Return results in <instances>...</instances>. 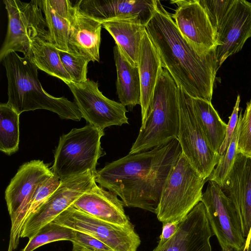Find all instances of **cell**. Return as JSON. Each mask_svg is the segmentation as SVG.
I'll return each instance as SVG.
<instances>
[{"instance_id":"9","label":"cell","mask_w":251,"mask_h":251,"mask_svg":"<svg viewBox=\"0 0 251 251\" xmlns=\"http://www.w3.org/2000/svg\"><path fill=\"white\" fill-rule=\"evenodd\" d=\"M178 87L179 125L177 140L189 163L207 179L219 163L221 155L215 151L206 139L196 117L192 97Z\"/></svg>"},{"instance_id":"40","label":"cell","mask_w":251,"mask_h":251,"mask_svg":"<svg viewBox=\"0 0 251 251\" xmlns=\"http://www.w3.org/2000/svg\"><path fill=\"white\" fill-rule=\"evenodd\" d=\"M245 251H248V249H247L246 248H245Z\"/></svg>"},{"instance_id":"7","label":"cell","mask_w":251,"mask_h":251,"mask_svg":"<svg viewBox=\"0 0 251 251\" xmlns=\"http://www.w3.org/2000/svg\"><path fill=\"white\" fill-rule=\"evenodd\" d=\"M8 15L7 33L0 50V61L11 52L29 57L31 42L40 38L49 43V37L41 0L28 2L4 0Z\"/></svg>"},{"instance_id":"6","label":"cell","mask_w":251,"mask_h":251,"mask_svg":"<svg viewBox=\"0 0 251 251\" xmlns=\"http://www.w3.org/2000/svg\"><path fill=\"white\" fill-rule=\"evenodd\" d=\"M203 178L181 152L163 189L155 214L163 224L181 221L200 201Z\"/></svg>"},{"instance_id":"13","label":"cell","mask_w":251,"mask_h":251,"mask_svg":"<svg viewBox=\"0 0 251 251\" xmlns=\"http://www.w3.org/2000/svg\"><path fill=\"white\" fill-rule=\"evenodd\" d=\"M177 6L172 16L181 35L197 53L207 54L216 49L217 33L199 0H172Z\"/></svg>"},{"instance_id":"38","label":"cell","mask_w":251,"mask_h":251,"mask_svg":"<svg viewBox=\"0 0 251 251\" xmlns=\"http://www.w3.org/2000/svg\"><path fill=\"white\" fill-rule=\"evenodd\" d=\"M212 232L215 235L222 248V251H245V247L238 250L232 246L227 241L222 231L214 224L209 223Z\"/></svg>"},{"instance_id":"22","label":"cell","mask_w":251,"mask_h":251,"mask_svg":"<svg viewBox=\"0 0 251 251\" xmlns=\"http://www.w3.org/2000/svg\"><path fill=\"white\" fill-rule=\"evenodd\" d=\"M100 23L113 38L126 59L133 66L138 67L146 23L139 16L118 18Z\"/></svg>"},{"instance_id":"16","label":"cell","mask_w":251,"mask_h":251,"mask_svg":"<svg viewBox=\"0 0 251 251\" xmlns=\"http://www.w3.org/2000/svg\"><path fill=\"white\" fill-rule=\"evenodd\" d=\"M213 235L205 206L200 201L182 219L175 234L152 251H212Z\"/></svg>"},{"instance_id":"1","label":"cell","mask_w":251,"mask_h":251,"mask_svg":"<svg viewBox=\"0 0 251 251\" xmlns=\"http://www.w3.org/2000/svg\"><path fill=\"white\" fill-rule=\"evenodd\" d=\"M182 150L177 138L107 164L96 173L100 186L120 197L124 206L156 213L162 192Z\"/></svg>"},{"instance_id":"19","label":"cell","mask_w":251,"mask_h":251,"mask_svg":"<svg viewBox=\"0 0 251 251\" xmlns=\"http://www.w3.org/2000/svg\"><path fill=\"white\" fill-rule=\"evenodd\" d=\"M114 192L96 183L71 206L106 223L125 227L134 226L126 215L124 204Z\"/></svg>"},{"instance_id":"25","label":"cell","mask_w":251,"mask_h":251,"mask_svg":"<svg viewBox=\"0 0 251 251\" xmlns=\"http://www.w3.org/2000/svg\"><path fill=\"white\" fill-rule=\"evenodd\" d=\"M29 58L38 69L57 77L67 85L72 82L61 62L58 50L45 40L37 38L31 42Z\"/></svg>"},{"instance_id":"28","label":"cell","mask_w":251,"mask_h":251,"mask_svg":"<svg viewBox=\"0 0 251 251\" xmlns=\"http://www.w3.org/2000/svg\"><path fill=\"white\" fill-rule=\"evenodd\" d=\"M75 231L65 226L51 222L42 228L32 238L21 251H33L37 248L51 242L68 240L73 242Z\"/></svg>"},{"instance_id":"23","label":"cell","mask_w":251,"mask_h":251,"mask_svg":"<svg viewBox=\"0 0 251 251\" xmlns=\"http://www.w3.org/2000/svg\"><path fill=\"white\" fill-rule=\"evenodd\" d=\"M117 78L116 83L119 100L130 108L141 104V85L138 67L133 66L116 45L113 48Z\"/></svg>"},{"instance_id":"14","label":"cell","mask_w":251,"mask_h":251,"mask_svg":"<svg viewBox=\"0 0 251 251\" xmlns=\"http://www.w3.org/2000/svg\"><path fill=\"white\" fill-rule=\"evenodd\" d=\"M251 37V3L234 0L217 31V70L229 56L240 51Z\"/></svg>"},{"instance_id":"34","label":"cell","mask_w":251,"mask_h":251,"mask_svg":"<svg viewBox=\"0 0 251 251\" xmlns=\"http://www.w3.org/2000/svg\"><path fill=\"white\" fill-rule=\"evenodd\" d=\"M72 251H114L100 241L86 234L75 231Z\"/></svg>"},{"instance_id":"30","label":"cell","mask_w":251,"mask_h":251,"mask_svg":"<svg viewBox=\"0 0 251 251\" xmlns=\"http://www.w3.org/2000/svg\"><path fill=\"white\" fill-rule=\"evenodd\" d=\"M61 182V181L53 174L37 187L30 201L26 212L23 218L22 228L25 224L37 212L56 190Z\"/></svg>"},{"instance_id":"36","label":"cell","mask_w":251,"mask_h":251,"mask_svg":"<svg viewBox=\"0 0 251 251\" xmlns=\"http://www.w3.org/2000/svg\"><path fill=\"white\" fill-rule=\"evenodd\" d=\"M51 8L59 15L70 20L73 5L69 0H48Z\"/></svg>"},{"instance_id":"32","label":"cell","mask_w":251,"mask_h":251,"mask_svg":"<svg viewBox=\"0 0 251 251\" xmlns=\"http://www.w3.org/2000/svg\"><path fill=\"white\" fill-rule=\"evenodd\" d=\"M241 110L239 116L237 152L251 157V100L247 102L245 112Z\"/></svg>"},{"instance_id":"37","label":"cell","mask_w":251,"mask_h":251,"mask_svg":"<svg viewBox=\"0 0 251 251\" xmlns=\"http://www.w3.org/2000/svg\"><path fill=\"white\" fill-rule=\"evenodd\" d=\"M180 222L181 221H176L163 224L162 232L157 246H162L175 234L178 228Z\"/></svg>"},{"instance_id":"15","label":"cell","mask_w":251,"mask_h":251,"mask_svg":"<svg viewBox=\"0 0 251 251\" xmlns=\"http://www.w3.org/2000/svg\"><path fill=\"white\" fill-rule=\"evenodd\" d=\"M201 201L204 204L209 223L216 226L229 243L240 250L246 246L240 220L232 201L216 182L209 181Z\"/></svg>"},{"instance_id":"12","label":"cell","mask_w":251,"mask_h":251,"mask_svg":"<svg viewBox=\"0 0 251 251\" xmlns=\"http://www.w3.org/2000/svg\"><path fill=\"white\" fill-rule=\"evenodd\" d=\"M96 173L83 174L61 181L59 186L37 212L25 224L21 238L30 239L52 222L96 183Z\"/></svg>"},{"instance_id":"3","label":"cell","mask_w":251,"mask_h":251,"mask_svg":"<svg viewBox=\"0 0 251 251\" xmlns=\"http://www.w3.org/2000/svg\"><path fill=\"white\" fill-rule=\"evenodd\" d=\"M8 83L7 103L19 114L36 109H46L63 119L79 121L81 113L75 102L65 97H53L43 88L38 77V68L28 57L16 52L2 60Z\"/></svg>"},{"instance_id":"4","label":"cell","mask_w":251,"mask_h":251,"mask_svg":"<svg viewBox=\"0 0 251 251\" xmlns=\"http://www.w3.org/2000/svg\"><path fill=\"white\" fill-rule=\"evenodd\" d=\"M179 125L178 87L165 69H162L144 128L129 153L147 151L177 138Z\"/></svg>"},{"instance_id":"20","label":"cell","mask_w":251,"mask_h":251,"mask_svg":"<svg viewBox=\"0 0 251 251\" xmlns=\"http://www.w3.org/2000/svg\"><path fill=\"white\" fill-rule=\"evenodd\" d=\"M75 3L84 13L100 22L139 16L147 24L157 0H80Z\"/></svg>"},{"instance_id":"39","label":"cell","mask_w":251,"mask_h":251,"mask_svg":"<svg viewBox=\"0 0 251 251\" xmlns=\"http://www.w3.org/2000/svg\"><path fill=\"white\" fill-rule=\"evenodd\" d=\"M246 239L245 248L248 249V251H251V230L249 236Z\"/></svg>"},{"instance_id":"5","label":"cell","mask_w":251,"mask_h":251,"mask_svg":"<svg viewBox=\"0 0 251 251\" xmlns=\"http://www.w3.org/2000/svg\"><path fill=\"white\" fill-rule=\"evenodd\" d=\"M104 130L89 124L73 128L59 138L51 170L61 181L97 172L98 159L103 155L100 139Z\"/></svg>"},{"instance_id":"35","label":"cell","mask_w":251,"mask_h":251,"mask_svg":"<svg viewBox=\"0 0 251 251\" xmlns=\"http://www.w3.org/2000/svg\"><path fill=\"white\" fill-rule=\"evenodd\" d=\"M240 103V96L238 95L233 111L229 117V121L227 124L226 137L218 152L221 155L224 154L228 147L237 125Z\"/></svg>"},{"instance_id":"10","label":"cell","mask_w":251,"mask_h":251,"mask_svg":"<svg viewBox=\"0 0 251 251\" xmlns=\"http://www.w3.org/2000/svg\"><path fill=\"white\" fill-rule=\"evenodd\" d=\"M52 222L90 235L114 251H137L141 243L134 227L113 225L72 206L64 210Z\"/></svg>"},{"instance_id":"27","label":"cell","mask_w":251,"mask_h":251,"mask_svg":"<svg viewBox=\"0 0 251 251\" xmlns=\"http://www.w3.org/2000/svg\"><path fill=\"white\" fill-rule=\"evenodd\" d=\"M41 4L49 32V43L58 50L68 52L70 20L57 14L48 0H41Z\"/></svg>"},{"instance_id":"31","label":"cell","mask_w":251,"mask_h":251,"mask_svg":"<svg viewBox=\"0 0 251 251\" xmlns=\"http://www.w3.org/2000/svg\"><path fill=\"white\" fill-rule=\"evenodd\" d=\"M58 53L63 66L70 75L72 82L80 83L88 79L87 74L89 60L62 50H58Z\"/></svg>"},{"instance_id":"29","label":"cell","mask_w":251,"mask_h":251,"mask_svg":"<svg viewBox=\"0 0 251 251\" xmlns=\"http://www.w3.org/2000/svg\"><path fill=\"white\" fill-rule=\"evenodd\" d=\"M239 122L238 118L237 125L228 147L221 155L219 163L208 178V181L216 182L221 188L227 173L233 164L237 153V146Z\"/></svg>"},{"instance_id":"2","label":"cell","mask_w":251,"mask_h":251,"mask_svg":"<svg viewBox=\"0 0 251 251\" xmlns=\"http://www.w3.org/2000/svg\"><path fill=\"white\" fill-rule=\"evenodd\" d=\"M146 32L177 86L190 96L211 101L216 78V49L201 56L183 38L159 0L146 25Z\"/></svg>"},{"instance_id":"24","label":"cell","mask_w":251,"mask_h":251,"mask_svg":"<svg viewBox=\"0 0 251 251\" xmlns=\"http://www.w3.org/2000/svg\"><path fill=\"white\" fill-rule=\"evenodd\" d=\"M192 102L196 117L206 139L213 150L218 152L226 137L227 125L221 119L211 101L192 97Z\"/></svg>"},{"instance_id":"18","label":"cell","mask_w":251,"mask_h":251,"mask_svg":"<svg viewBox=\"0 0 251 251\" xmlns=\"http://www.w3.org/2000/svg\"><path fill=\"white\" fill-rule=\"evenodd\" d=\"M101 23L73 5L68 41V52L89 61H100Z\"/></svg>"},{"instance_id":"11","label":"cell","mask_w":251,"mask_h":251,"mask_svg":"<svg viewBox=\"0 0 251 251\" xmlns=\"http://www.w3.org/2000/svg\"><path fill=\"white\" fill-rule=\"evenodd\" d=\"M82 117L89 125L100 129L112 126L128 124L127 110L120 102L105 97L99 89L97 82L86 81L67 84Z\"/></svg>"},{"instance_id":"26","label":"cell","mask_w":251,"mask_h":251,"mask_svg":"<svg viewBox=\"0 0 251 251\" xmlns=\"http://www.w3.org/2000/svg\"><path fill=\"white\" fill-rule=\"evenodd\" d=\"M19 117L7 103L0 104V150L7 155L14 153L19 149Z\"/></svg>"},{"instance_id":"21","label":"cell","mask_w":251,"mask_h":251,"mask_svg":"<svg viewBox=\"0 0 251 251\" xmlns=\"http://www.w3.org/2000/svg\"><path fill=\"white\" fill-rule=\"evenodd\" d=\"M141 85V126L144 128L154 89L163 69L158 53L145 30L138 58Z\"/></svg>"},{"instance_id":"8","label":"cell","mask_w":251,"mask_h":251,"mask_svg":"<svg viewBox=\"0 0 251 251\" xmlns=\"http://www.w3.org/2000/svg\"><path fill=\"white\" fill-rule=\"evenodd\" d=\"M51 169L40 160L23 164L5 191V200L11 219L7 251L15 250L19 243L22 223L37 187L52 175Z\"/></svg>"},{"instance_id":"33","label":"cell","mask_w":251,"mask_h":251,"mask_svg":"<svg viewBox=\"0 0 251 251\" xmlns=\"http://www.w3.org/2000/svg\"><path fill=\"white\" fill-rule=\"evenodd\" d=\"M206 10L217 33L234 0H199Z\"/></svg>"},{"instance_id":"17","label":"cell","mask_w":251,"mask_h":251,"mask_svg":"<svg viewBox=\"0 0 251 251\" xmlns=\"http://www.w3.org/2000/svg\"><path fill=\"white\" fill-rule=\"evenodd\" d=\"M222 189L235 206L246 239L251 230V157L237 153Z\"/></svg>"}]
</instances>
